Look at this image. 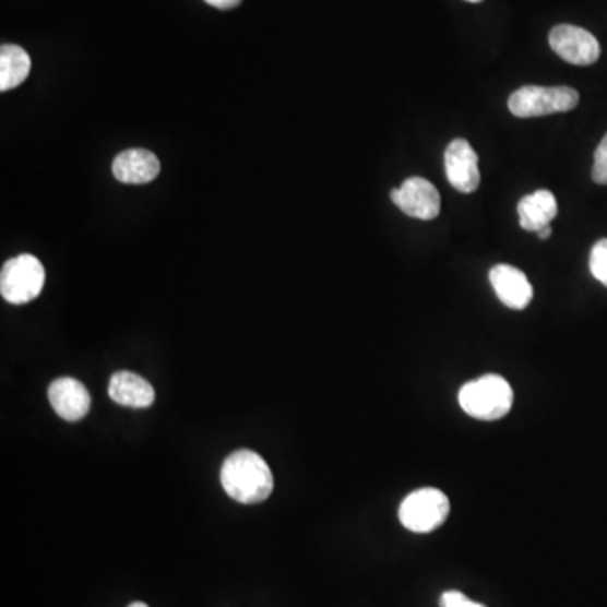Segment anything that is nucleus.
Wrapping results in <instances>:
<instances>
[{"mask_svg":"<svg viewBox=\"0 0 607 607\" xmlns=\"http://www.w3.org/2000/svg\"><path fill=\"white\" fill-rule=\"evenodd\" d=\"M222 485L228 497L238 503H262L274 491L271 467L249 449L234 452L222 467Z\"/></svg>","mask_w":607,"mask_h":607,"instance_id":"f257e3e1","label":"nucleus"},{"mask_svg":"<svg viewBox=\"0 0 607 607\" xmlns=\"http://www.w3.org/2000/svg\"><path fill=\"white\" fill-rule=\"evenodd\" d=\"M460 405L474 419L500 420L511 410L513 390L500 374H485L460 390Z\"/></svg>","mask_w":607,"mask_h":607,"instance_id":"f03ea898","label":"nucleus"},{"mask_svg":"<svg viewBox=\"0 0 607 607\" xmlns=\"http://www.w3.org/2000/svg\"><path fill=\"white\" fill-rule=\"evenodd\" d=\"M579 105L578 90L569 86H522L511 93L508 108L520 119L552 116L574 110Z\"/></svg>","mask_w":607,"mask_h":607,"instance_id":"7ed1b4c3","label":"nucleus"},{"mask_svg":"<svg viewBox=\"0 0 607 607\" xmlns=\"http://www.w3.org/2000/svg\"><path fill=\"white\" fill-rule=\"evenodd\" d=\"M46 272L43 263L29 253L8 260L0 272V293L8 302L21 306L43 293Z\"/></svg>","mask_w":607,"mask_h":607,"instance_id":"20e7f679","label":"nucleus"},{"mask_svg":"<svg viewBox=\"0 0 607 607\" xmlns=\"http://www.w3.org/2000/svg\"><path fill=\"white\" fill-rule=\"evenodd\" d=\"M451 504L445 492L436 488H422L410 492L401 508L398 519L414 534H430L448 520Z\"/></svg>","mask_w":607,"mask_h":607,"instance_id":"39448f33","label":"nucleus"},{"mask_svg":"<svg viewBox=\"0 0 607 607\" xmlns=\"http://www.w3.org/2000/svg\"><path fill=\"white\" fill-rule=\"evenodd\" d=\"M548 43L563 61L575 67H590L599 60V41L590 31L582 27L560 24L554 27L548 36Z\"/></svg>","mask_w":607,"mask_h":607,"instance_id":"423d86ee","label":"nucleus"},{"mask_svg":"<svg viewBox=\"0 0 607 607\" xmlns=\"http://www.w3.org/2000/svg\"><path fill=\"white\" fill-rule=\"evenodd\" d=\"M390 198L410 218L429 222L438 218L441 213V194L438 188L419 176L408 178L401 188L392 189Z\"/></svg>","mask_w":607,"mask_h":607,"instance_id":"0eeeda50","label":"nucleus"},{"mask_svg":"<svg viewBox=\"0 0 607 607\" xmlns=\"http://www.w3.org/2000/svg\"><path fill=\"white\" fill-rule=\"evenodd\" d=\"M445 175L451 186L461 193H474L481 182L478 154L464 139H455L445 148Z\"/></svg>","mask_w":607,"mask_h":607,"instance_id":"6e6552de","label":"nucleus"},{"mask_svg":"<svg viewBox=\"0 0 607 607\" xmlns=\"http://www.w3.org/2000/svg\"><path fill=\"white\" fill-rule=\"evenodd\" d=\"M489 282L498 299L507 308L522 311L534 299V287L529 284L528 277L520 269L511 267L507 263H500L491 269Z\"/></svg>","mask_w":607,"mask_h":607,"instance_id":"1a4fd4ad","label":"nucleus"},{"mask_svg":"<svg viewBox=\"0 0 607 607\" xmlns=\"http://www.w3.org/2000/svg\"><path fill=\"white\" fill-rule=\"evenodd\" d=\"M48 396L56 414L68 422L82 420L88 414L90 405H92L86 386L70 377L55 380L49 386Z\"/></svg>","mask_w":607,"mask_h":607,"instance_id":"9d476101","label":"nucleus"},{"mask_svg":"<svg viewBox=\"0 0 607 607\" xmlns=\"http://www.w3.org/2000/svg\"><path fill=\"white\" fill-rule=\"evenodd\" d=\"M111 172L123 185H147L159 176L160 163L147 148H129L114 159Z\"/></svg>","mask_w":607,"mask_h":607,"instance_id":"9b49d317","label":"nucleus"},{"mask_svg":"<svg viewBox=\"0 0 607 607\" xmlns=\"http://www.w3.org/2000/svg\"><path fill=\"white\" fill-rule=\"evenodd\" d=\"M108 395L116 404L132 408L151 407L156 401V392L151 383L132 371H119L114 374L108 385Z\"/></svg>","mask_w":607,"mask_h":607,"instance_id":"f8f14e48","label":"nucleus"},{"mask_svg":"<svg viewBox=\"0 0 607 607\" xmlns=\"http://www.w3.org/2000/svg\"><path fill=\"white\" fill-rule=\"evenodd\" d=\"M559 207L554 193L548 189H538L535 193L522 198L519 203L520 226L526 231H538L545 226H550V222L557 216Z\"/></svg>","mask_w":607,"mask_h":607,"instance_id":"ddd939ff","label":"nucleus"},{"mask_svg":"<svg viewBox=\"0 0 607 607\" xmlns=\"http://www.w3.org/2000/svg\"><path fill=\"white\" fill-rule=\"evenodd\" d=\"M31 73V58L21 46L4 45L0 49V92L17 88Z\"/></svg>","mask_w":607,"mask_h":607,"instance_id":"4468645a","label":"nucleus"},{"mask_svg":"<svg viewBox=\"0 0 607 607\" xmlns=\"http://www.w3.org/2000/svg\"><path fill=\"white\" fill-rule=\"evenodd\" d=\"M591 274L607 287V238L597 241L591 250Z\"/></svg>","mask_w":607,"mask_h":607,"instance_id":"2eb2a0df","label":"nucleus"},{"mask_svg":"<svg viewBox=\"0 0 607 607\" xmlns=\"http://www.w3.org/2000/svg\"><path fill=\"white\" fill-rule=\"evenodd\" d=\"M593 179L596 185L607 186V134L594 154Z\"/></svg>","mask_w":607,"mask_h":607,"instance_id":"dca6fc26","label":"nucleus"},{"mask_svg":"<svg viewBox=\"0 0 607 607\" xmlns=\"http://www.w3.org/2000/svg\"><path fill=\"white\" fill-rule=\"evenodd\" d=\"M439 604H441V607H486L485 604L471 600L460 591H448V593L442 594Z\"/></svg>","mask_w":607,"mask_h":607,"instance_id":"f3484780","label":"nucleus"},{"mask_svg":"<svg viewBox=\"0 0 607 607\" xmlns=\"http://www.w3.org/2000/svg\"><path fill=\"white\" fill-rule=\"evenodd\" d=\"M204 2L222 11H230L241 4V0H204Z\"/></svg>","mask_w":607,"mask_h":607,"instance_id":"a211bd4d","label":"nucleus"},{"mask_svg":"<svg viewBox=\"0 0 607 607\" xmlns=\"http://www.w3.org/2000/svg\"><path fill=\"white\" fill-rule=\"evenodd\" d=\"M550 235H552V228H550V226H545V228L538 231V237H540L541 240H547V238H550Z\"/></svg>","mask_w":607,"mask_h":607,"instance_id":"6ab92c4d","label":"nucleus"},{"mask_svg":"<svg viewBox=\"0 0 607 607\" xmlns=\"http://www.w3.org/2000/svg\"><path fill=\"white\" fill-rule=\"evenodd\" d=\"M129 607H148L147 604L144 603H134V604H130Z\"/></svg>","mask_w":607,"mask_h":607,"instance_id":"aec40b11","label":"nucleus"},{"mask_svg":"<svg viewBox=\"0 0 607 607\" xmlns=\"http://www.w3.org/2000/svg\"><path fill=\"white\" fill-rule=\"evenodd\" d=\"M467 2H473V4H478V2H483V0H467Z\"/></svg>","mask_w":607,"mask_h":607,"instance_id":"412c9836","label":"nucleus"}]
</instances>
